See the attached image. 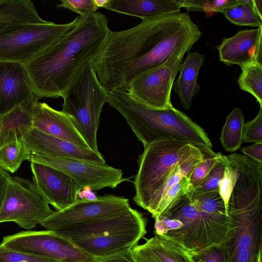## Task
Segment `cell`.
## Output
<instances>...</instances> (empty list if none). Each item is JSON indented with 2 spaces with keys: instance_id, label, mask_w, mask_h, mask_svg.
<instances>
[{
  "instance_id": "cell-1",
  "label": "cell",
  "mask_w": 262,
  "mask_h": 262,
  "mask_svg": "<svg viewBox=\"0 0 262 262\" xmlns=\"http://www.w3.org/2000/svg\"><path fill=\"white\" fill-rule=\"evenodd\" d=\"M202 35L189 14L181 12L111 31L93 59L97 76L108 91L125 90L137 77L163 65L175 53L189 52Z\"/></svg>"
},
{
  "instance_id": "cell-8",
  "label": "cell",
  "mask_w": 262,
  "mask_h": 262,
  "mask_svg": "<svg viewBox=\"0 0 262 262\" xmlns=\"http://www.w3.org/2000/svg\"><path fill=\"white\" fill-rule=\"evenodd\" d=\"M144 148L133 182L136 193L133 199L136 204L147 210L154 194L174 167L210 147L168 140L155 142Z\"/></svg>"
},
{
  "instance_id": "cell-7",
  "label": "cell",
  "mask_w": 262,
  "mask_h": 262,
  "mask_svg": "<svg viewBox=\"0 0 262 262\" xmlns=\"http://www.w3.org/2000/svg\"><path fill=\"white\" fill-rule=\"evenodd\" d=\"M93 59L87 61L77 71L61 97V111L68 115L89 148L99 152L97 133L100 114L108 99V90L100 82Z\"/></svg>"
},
{
  "instance_id": "cell-6",
  "label": "cell",
  "mask_w": 262,
  "mask_h": 262,
  "mask_svg": "<svg viewBox=\"0 0 262 262\" xmlns=\"http://www.w3.org/2000/svg\"><path fill=\"white\" fill-rule=\"evenodd\" d=\"M230 228L222 243L226 262L262 259V191L250 185L235 187L228 202Z\"/></svg>"
},
{
  "instance_id": "cell-23",
  "label": "cell",
  "mask_w": 262,
  "mask_h": 262,
  "mask_svg": "<svg viewBox=\"0 0 262 262\" xmlns=\"http://www.w3.org/2000/svg\"><path fill=\"white\" fill-rule=\"evenodd\" d=\"M204 60V54L188 52L180 68V75L173 83L172 89L179 96L185 109L190 108L193 97L199 92L200 86L197 80Z\"/></svg>"
},
{
  "instance_id": "cell-3",
  "label": "cell",
  "mask_w": 262,
  "mask_h": 262,
  "mask_svg": "<svg viewBox=\"0 0 262 262\" xmlns=\"http://www.w3.org/2000/svg\"><path fill=\"white\" fill-rule=\"evenodd\" d=\"M155 220V235L189 253L222 244L230 228V218L219 190L188 194Z\"/></svg>"
},
{
  "instance_id": "cell-38",
  "label": "cell",
  "mask_w": 262,
  "mask_h": 262,
  "mask_svg": "<svg viewBox=\"0 0 262 262\" xmlns=\"http://www.w3.org/2000/svg\"><path fill=\"white\" fill-rule=\"evenodd\" d=\"M94 262H135L131 250L104 257L94 258Z\"/></svg>"
},
{
  "instance_id": "cell-19",
  "label": "cell",
  "mask_w": 262,
  "mask_h": 262,
  "mask_svg": "<svg viewBox=\"0 0 262 262\" xmlns=\"http://www.w3.org/2000/svg\"><path fill=\"white\" fill-rule=\"evenodd\" d=\"M32 128L70 142L78 146L89 148L75 127L71 117L46 103L35 105Z\"/></svg>"
},
{
  "instance_id": "cell-11",
  "label": "cell",
  "mask_w": 262,
  "mask_h": 262,
  "mask_svg": "<svg viewBox=\"0 0 262 262\" xmlns=\"http://www.w3.org/2000/svg\"><path fill=\"white\" fill-rule=\"evenodd\" d=\"M5 247L57 262H94V258L77 248L69 239L53 231L27 230L4 236Z\"/></svg>"
},
{
  "instance_id": "cell-21",
  "label": "cell",
  "mask_w": 262,
  "mask_h": 262,
  "mask_svg": "<svg viewBox=\"0 0 262 262\" xmlns=\"http://www.w3.org/2000/svg\"><path fill=\"white\" fill-rule=\"evenodd\" d=\"M142 20L180 12L178 0H109L104 8Z\"/></svg>"
},
{
  "instance_id": "cell-30",
  "label": "cell",
  "mask_w": 262,
  "mask_h": 262,
  "mask_svg": "<svg viewBox=\"0 0 262 262\" xmlns=\"http://www.w3.org/2000/svg\"><path fill=\"white\" fill-rule=\"evenodd\" d=\"M191 191L189 177H185L166 192L160 202L154 218L155 219L161 215Z\"/></svg>"
},
{
  "instance_id": "cell-31",
  "label": "cell",
  "mask_w": 262,
  "mask_h": 262,
  "mask_svg": "<svg viewBox=\"0 0 262 262\" xmlns=\"http://www.w3.org/2000/svg\"><path fill=\"white\" fill-rule=\"evenodd\" d=\"M228 163L226 156L222 155L219 162L211 169L201 183L190 193V196L201 193L219 190V185Z\"/></svg>"
},
{
  "instance_id": "cell-33",
  "label": "cell",
  "mask_w": 262,
  "mask_h": 262,
  "mask_svg": "<svg viewBox=\"0 0 262 262\" xmlns=\"http://www.w3.org/2000/svg\"><path fill=\"white\" fill-rule=\"evenodd\" d=\"M238 176V174L236 168L229 164L228 161L219 188V192L224 202L226 214L228 216L229 215L228 202L237 180Z\"/></svg>"
},
{
  "instance_id": "cell-13",
  "label": "cell",
  "mask_w": 262,
  "mask_h": 262,
  "mask_svg": "<svg viewBox=\"0 0 262 262\" xmlns=\"http://www.w3.org/2000/svg\"><path fill=\"white\" fill-rule=\"evenodd\" d=\"M185 53H175L163 65L137 77L124 91L150 108L161 110L172 106L170 100L172 85Z\"/></svg>"
},
{
  "instance_id": "cell-43",
  "label": "cell",
  "mask_w": 262,
  "mask_h": 262,
  "mask_svg": "<svg viewBox=\"0 0 262 262\" xmlns=\"http://www.w3.org/2000/svg\"><path fill=\"white\" fill-rule=\"evenodd\" d=\"M109 0H93L97 8H104L107 4Z\"/></svg>"
},
{
  "instance_id": "cell-45",
  "label": "cell",
  "mask_w": 262,
  "mask_h": 262,
  "mask_svg": "<svg viewBox=\"0 0 262 262\" xmlns=\"http://www.w3.org/2000/svg\"><path fill=\"white\" fill-rule=\"evenodd\" d=\"M259 262H261V260H260Z\"/></svg>"
},
{
  "instance_id": "cell-42",
  "label": "cell",
  "mask_w": 262,
  "mask_h": 262,
  "mask_svg": "<svg viewBox=\"0 0 262 262\" xmlns=\"http://www.w3.org/2000/svg\"><path fill=\"white\" fill-rule=\"evenodd\" d=\"M253 8L259 15L262 18V1L261 0H252Z\"/></svg>"
},
{
  "instance_id": "cell-15",
  "label": "cell",
  "mask_w": 262,
  "mask_h": 262,
  "mask_svg": "<svg viewBox=\"0 0 262 262\" xmlns=\"http://www.w3.org/2000/svg\"><path fill=\"white\" fill-rule=\"evenodd\" d=\"M30 167L33 183L56 211L64 209L77 201L81 189L71 177L38 163L31 162Z\"/></svg>"
},
{
  "instance_id": "cell-40",
  "label": "cell",
  "mask_w": 262,
  "mask_h": 262,
  "mask_svg": "<svg viewBox=\"0 0 262 262\" xmlns=\"http://www.w3.org/2000/svg\"><path fill=\"white\" fill-rule=\"evenodd\" d=\"M10 177L6 171L0 168V208L4 200L7 182Z\"/></svg>"
},
{
  "instance_id": "cell-39",
  "label": "cell",
  "mask_w": 262,
  "mask_h": 262,
  "mask_svg": "<svg viewBox=\"0 0 262 262\" xmlns=\"http://www.w3.org/2000/svg\"><path fill=\"white\" fill-rule=\"evenodd\" d=\"M241 151L254 161L262 163V143H254L251 145L243 147Z\"/></svg>"
},
{
  "instance_id": "cell-36",
  "label": "cell",
  "mask_w": 262,
  "mask_h": 262,
  "mask_svg": "<svg viewBox=\"0 0 262 262\" xmlns=\"http://www.w3.org/2000/svg\"><path fill=\"white\" fill-rule=\"evenodd\" d=\"M189 254L194 262H226L222 244L211 246L199 252H191Z\"/></svg>"
},
{
  "instance_id": "cell-29",
  "label": "cell",
  "mask_w": 262,
  "mask_h": 262,
  "mask_svg": "<svg viewBox=\"0 0 262 262\" xmlns=\"http://www.w3.org/2000/svg\"><path fill=\"white\" fill-rule=\"evenodd\" d=\"M242 0H178L182 8L188 12H202L208 16L222 13L225 9L235 6Z\"/></svg>"
},
{
  "instance_id": "cell-9",
  "label": "cell",
  "mask_w": 262,
  "mask_h": 262,
  "mask_svg": "<svg viewBox=\"0 0 262 262\" xmlns=\"http://www.w3.org/2000/svg\"><path fill=\"white\" fill-rule=\"evenodd\" d=\"M80 17L64 24L47 21L8 28L0 33V61L27 64L73 30Z\"/></svg>"
},
{
  "instance_id": "cell-20",
  "label": "cell",
  "mask_w": 262,
  "mask_h": 262,
  "mask_svg": "<svg viewBox=\"0 0 262 262\" xmlns=\"http://www.w3.org/2000/svg\"><path fill=\"white\" fill-rule=\"evenodd\" d=\"M131 249L135 262H194L189 253L180 246L155 235Z\"/></svg>"
},
{
  "instance_id": "cell-32",
  "label": "cell",
  "mask_w": 262,
  "mask_h": 262,
  "mask_svg": "<svg viewBox=\"0 0 262 262\" xmlns=\"http://www.w3.org/2000/svg\"><path fill=\"white\" fill-rule=\"evenodd\" d=\"M222 154L212 151L195 166L189 179L192 191L196 188L220 160Z\"/></svg>"
},
{
  "instance_id": "cell-28",
  "label": "cell",
  "mask_w": 262,
  "mask_h": 262,
  "mask_svg": "<svg viewBox=\"0 0 262 262\" xmlns=\"http://www.w3.org/2000/svg\"><path fill=\"white\" fill-rule=\"evenodd\" d=\"M222 13L235 25L258 28L262 26V18L255 11L252 0H242L239 4L225 9Z\"/></svg>"
},
{
  "instance_id": "cell-4",
  "label": "cell",
  "mask_w": 262,
  "mask_h": 262,
  "mask_svg": "<svg viewBox=\"0 0 262 262\" xmlns=\"http://www.w3.org/2000/svg\"><path fill=\"white\" fill-rule=\"evenodd\" d=\"M107 102L123 116L144 147L155 142L173 140L212 148L204 129L173 106L150 108L119 89L108 91Z\"/></svg>"
},
{
  "instance_id": "cell-44",
  "label": "cell",
  "mask_w": 262,
  "mask_h": 262,
  "mask_svg": "<svg viewBox=\"0 0 262 262\" xmlns=\"http://www.w3.org/2000/svg\"><path fill=\"white\" fill-rule=\"evenodd\" d=\"M1 117H2V115H0V120H1Z\"/></svg>"
},
{
  "instance_id": "cell-12",
  "label": "cell",
  "mask_w": 262,
  "mask_h": 262,
  "mask_svg": "<svg viewBox=\"0 0 262 262\" xmlns=\"http://www.w3.org/2000/svg\"><path fill=\"white\" fill-rule=\"evenodd\" d=\"M130 208L123 196L105 195L94 200H80L60 211H55L40 225L47 230L88 224L120 214Z\"/></svg>"
},
{
  "instance_id": "cell-25",
  "label": "cell",
  "mask_w": 262,
  "mask_h": 262,
  "mask_svg": "<svg viewBox=\"0 0 262 262\" xmlns=\"http://www.w3.org/2000/svg\"><path fill=\"white\" fill-rule=\"evenodd\" d=\"M244 116L238 107H234L227 117L222 128L220 141L226 151L233 152L238 149L243 142Z\"/></svg>"
},
{
  "instance_id": "cell-37",
  "label": "cell",
  "mask_w": 262,
  "mask_h": 262,
  "mask_svg": "<svg viewBox=\"0 0 262 262\" xmlns=\"http://www.w3.org/2000/svg\"><path fill=\"white\" fill-rule=\"evenodd\" d=\"M57 7L68 9L84 16L97 11L93 0H61Z\"/></svg>"
},
{
  "instance_id": "cell-27",
  "label": "cell",
  "mask_w": 262,
  "mask_h": 262,
  "mask_svg": "<svg viewBox=\"0 0 262 262\" xmlns=\"http://www.w3.org/2000/svg\"><path fill=\"white\" fill-rule=\"evenodd\" d=\"M240 67L242 73L237 80L239 88L253 96L262 107V63L252 62Z\"/></svg>"
},
{
  "instance_id": "cell-18",
  "label": "cell",
  "mask_w": 262,
  "mask_h": 262,
  "mask_svg": "<svg viewBox=\"0 0 262 262\" xmlns=\"http://www.w3.org/2000/svg\"><path fill=\"white\" fill-rule=\"evenodd\" d=\"M216 48L220 60L227 66L262 63V26L239 30L234 36L224 38Z\"/></svg>"
},
{
  "instance_id": "cell-22",
  "label": "cell",
  "mask_w": 262,
  "mask_h": 262,
  "mask_svg": "<svg viewBox=\"0 0 262 262\" xmlns=\"http://www.w3.org/2000/svg\"><path fill=\"white\" fill-rule=\"evenodd\" d=\"M38 99L24 102L2 115L0 120V147L23 139L32 128L35 105Z\"/></svg>"
},
{
  "instance_id": "cell-5",
  "label": "cell",
  "mask_w": 262,
  "mask_h": 262,
  "mask_svg": "<svg viewBox=\"0 0 262 262\" xmlns=\"http://www.w3.org/2000/svg\"><path fill=\"white\" fill-rule=\"evenodd\" d=\"M146 224L143 214L130 207L118 215L54 232L91 256L101 258L131 250L146 234Z\"/></svg>"
},
{
  "instance_id": "cell-24",
  "label": "cell",
  "mask_w": 262,
  "mask_h": 262,
  "mask_svg": "<svg viewBox=\"0 0 262 262\" xmlns=\"http://www.w3.org/2000/svg\"><path fill=\"white\" fill-rule=\"evenodd\" d=\"M47 21L30 0H0V33L14 25Z\"/></svg>"
},
{
  "instance_id": "cell-35",
  "label": "cell",
  "mask_w": 262,
  "mask_h": 262,
  "mask_svg": "<svg viewBox=\"0 0 262 262\" xmlns=\"http://www.w3.org/2000/svg\"><path fill=\"white\" fill-rule=\"evenodd\" d=\"M243 137L246 143H262V107L253 120L244 123Z\"/></svg>"
},
{
  "instance_id": "cell-14",
  "label": "cell",
  "mask_w": 262,
  "mask_h": 262,
  "mask_svg": "<svg viewBox=\"0 0 262 262\" xmlns=\"http://www.w3.org/2000/svg\"><path fill=\"white\" fill-rule=\"evenodd\" d=\"M30 161L64 172L76 181L81 190L85 188L94 191L105 187L114 188L125 180L121 169L106 164L101 165L71 159L52 158L33 153Z\"/></svg>"
},
{
  "instance_id": "cell-41",
  "label": "cell",
  "mask_w": 262,
  "mask_h": 262,
  "mask_svg": "<svg viewBox=\"0 0 262 262\" xmlns=\"http://www.w3.org/2000/svg\"><path fill=\"white\" fill-rule=\"evenodd\" d=\"M89 188H85L80 190L78 195V199L94 200L97 198Z\"/></svg>"
},
{
  "instance_id": "cell-16",
  "label": "cell",
  "mask_w": 262,
  "mask_h": 262,
  "mask_svg": "<svg viewBox=\"0 0 262 262\" xmlns=\"http://www.w3.org/2000/svg\"><path fill=\"white\" fill-rule=\"evenodd\" d=\"M31 153L47 157L71 159L105 164L100 152L78 146L70 142L32 128L23 138Z\"/></svg>"
},
{
  "instance_id": "cell-2",
  "label": "cell",
  "mask_w": 262,
  "mask_h": 262,
  "mask_svg": "<svg viewBox=\"0 0 262 262\" xmlns=\"http://www.w3.org/2000/svg\"><path fill=\"white\" fill-rule=\"evenodd\" d=\"M80 16L73 30L25 65L38 98L61 97L77 71L105 42L111 31L106 16L98 11Z\"/></svg>"
},
{
  "instance_id": "cell-17",
  "label": "cell",
  "mask_w": 262,
  "mask_h": 262,
  "mask_svg": "<svg viewBox=\"0 0 262 262\" xmlns=\"http://www.w3.org/2000/svg\"><path fill=\"white\" fill-rule=\"evenodd\" d=\"M36 99L38 98L33 91L25 65L0 61V115Z\"/></svg>"
},
{
  "instance_id": "cell-10",
  "label": "cell",
  "mask_w": 262,
  "mask_h": 262,
  "mask_svg": "<svg viewBox=\"0 0 262 262\" xmlns=\"http://www.w3.org/2000/svg\"><path fill=\"white\" fill-rule=\"evenodd\" d=\"M54 211L33 182L17 177L9 178L0 208V223L13 222L29 230Z\"/></svg>"
},
{
  "instance_id": "cell-34",
  "label": "cell",
  "mask_w": 262,
  "mask_h": 262,
  "mask_svg": "<svg viewBox=\"0 0 262 262\" xmlns=\"http://www.w3.org/2000/svg\"><path fill=\"white\" fill-rule=\"evenodd\" d=\"M0 262H57L44 257L7 248L0 244Z\"/></svg>"
},
{
  "instance_id": "cell-26",
  "label": "cell",
  "mask_w": 262,
  "mask_h": 262,
  "mask_svg": "<svg viewBox=\"0 0 262 262\" xmlns=\"http://www.w3.org/2000/svg\"><path fill=\"white\" fill-rule=\"evenodd\" d=\"M31 152L23 139L14 141L0 147V168L13 173L25 160H29Z\"/></svg>"
}]
</instances>
